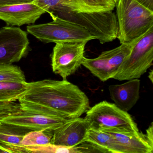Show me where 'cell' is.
I'll list each match as a JSON object with an SVG mask.
<instances>
[{
	"mask_svg": "<svg viewBox=\"0 0 153 153\" xmlns=\"http://www.w3.org/2000/svg\"><path fill=\"white\" fill-rule=\"evenodd\" d=\"M19 101L41 106L68 119L80 117L90 108L86 95L67 79L26 82Z\"/></svg>",
	"mask_w": 153,
	"mask_h": 153,
	"instance_id": "6da1fadb",
	"label": "cell"
},
{
	"mask_svg": "<svg viewBox=\"0 0 153 153\" xmlns=\"http://www.w3.org/2000/svg\"><path fill=\"white\" fill-rule=\"evenodd\" d=\"M115 7L121 44L133 43L153 27V11L136 0H119Z\"/></svg>",
	"mask_w": 153,
	"mask_h": 153,
	"instance_id": "7a4b0ae2",
	"label": "cell"
},
{
	"mask_svg": "<svg viewBox=\"0 0 153 153\" xmlns=\"http://www.w3.org/2000/svg\"><path fill=\"white\" fill-rule=\"evenodd\" d=\"M49 14L79 25L102 44L117 38L118 21L113 10L76 12L60 10Z\"/></svg>",
	"mask_w": 153,
	"mask_h": 153,
	"instance_id": "3957f363",
	"label": "cell"
},
{
	"mask_svg": "<svg viewBox=\"0 0 153 153\" xmlns=\"http://www.w3.org/2000/svg\"><path fill=\"white\" fill-rule=\"evenodd\" d=\"M53 21L46 24L30 25L27 32L44 43H57L74 41H89L96 39L79 25L55 16H51Z\"/></svg>",
	"mask_w": 153,
	"mask_h": 153,
	"instance_id": "277c9868",
	"label": "cell"
},
{
	"mask_svg": "<svg viewBox=\"0 0 153 153\" xmlns=\"http://www.w3.org/2000/svg\"><path fill=\"white\" fill-rule=\"evenodd\" d=\"M153 27L133 43L113 78L120 81L139 79L153 65Z\"/></svg>",
	"mask_w": 153,
	"mask_h": 153,
	"instance_id": "5b68a950",
	"label": "cell"
},
{
	"mask_svg": "<svg viewBox=\"0 0 153 153\" xmlns=\"http://www.w3.org/2000/svg\"><path fill=\"white\" fill-rule=\"evenodd\" d=\"M16 112L0 121L34 131H53L62 125L68 119L33 104L19 103Z\"/></svg>",
	"mask_w": 153,
	"mask_h": 153,
	"instance_id": "8992f818",
	"label": "cell"
},
{
	"mask_svg": "<svg viewBox=\"0 0 153 153\" xmlns=\"http://www.w3.org/2000/svg\"><path fill=\"white\" fill-rule=\"evenodd\" d=\"M85 119L90 128L95 129L118 128L139 131L137 123L128 112L107 101L100 102L89 108Z\"/></svg>",
	"mask_w": 153,
	"mask_h": 153,
	"instance_id": "52a82bcc",
	"label": "cell"
},
{
	"mask_svg": "<svg viewBox=\"0 0 153 153\" xmlns=\"http://www.w3.org/2000/svg\"><path fill=\"white\" fill-rule=\"evenodd\" d=\"M88 41L62 42L56 43L51 55L53 71L66 79L82 65Z\"/></svg>",
	"mask_w": 153,
	"mask_h": 153,
	"instance_id": "ba28073f",
	"label": "cell"
},
{
	"mask_svg": "<svg viewBox=\"0 0 153 153\" xmlns=\"http://www.w3.org/2000/svg\"><path fill=\"white\" fill-rule=\"evenodd\" d=\"M132 45L121 44L119 47L103 52L97 58L84 57L82 65L101 81L113 78L126 57L130 53Z\"/></svg>",
	"mask_w": 153,
	"mask_h": 153,
	"instance_id": "9c48e42d",
	"label": "cell"
},
{
	"mask_svg": "<svg viewBox=\"0 0 153 153\" xmlns=\"http://www.w3.org/2000/svg\"><path fill=\"white\" fill-rule=\"evenodd\" d=\"M27 34L21 28L5 27L0 29V64L20 61L29 52Z\"/></svg>",
	"mask_w": 153,
	"mask_h": 153,
	"instance_id": "30bf717a",
	"label": "cell"
},
{
	"mask_svg": "<svg viewBox=\"0 0 153 153\" xmlns=\"http://www.w3.org/2000/svg\"><path fill=\"white\" fill-rule=\"evenodd\" d=\"M90 128L85 118L68 119L53 131L51 143L66 147L76 146L85 142Z\"/></svg>",
	"mask_w": 153,
	"mask_h": 153,
	"instance_id": "8fae6325",
	"label": "cell"
},
{
	"mask_svg": "<svg viewBox=\"0 0 153 153\" xmlns=\"http://www.w3.org/2000/svg\"><path fill=\"white\" fill-rule=\"evenodd\" d=\"M46 10L33 3L0 7V19L11 26L34 24Z\"/></svg>",
	"mask_w": 153,
	"mask_h": 153,
	"instance_id": "7c38bea8",
	"label": "cell"
},
{
	"mask_svg": "<svg viewBox=\"0 0 153 153\" xmlns=\"http://www.w3.org/2000/svg\"><path fill=\"white\" fill-rule=\"evenodd\" d=\"M140 80L134 79L121 85H111L108 88L114 104L124 111H129L140 97Z\"/></svg>",
	"mask_w": 153,
	"mask_h": 153,
	"instance_id": "4fadbf2b",
	"label": "cell"
},
{
	"mask_svg": "<svg viewBox=\"0 0 153 153\" xmlns=\"http://www.w3.org/2000/svg\"><path fill=\"white\" fill-rule=\"evenodd\" d=\"M109 132L126 149L127 153H152L153 148L147 141L142 132L118 128H103Z\"/></svg>",
	"mask_w": 153,
	"mask_h": 153,
	"instance_id": "5bb4252c",
	"label": "cell"
},
{
	"mask_svg": "<svg viewBox=\"0 0 153 153\" xmlns=\"http://www.w3.org/2000/svg\"><path fill=\"white\" fill-rule=\"evenodd\" d=\"M88 143L95 152L127 153L109 132L90 128L85 142Z\"/></svg>",
	"mask_w": 153,
	"mask_h": 153,
	"instance_id": "9a60e30c",
	"label": "cell"
},
{
	"mask_svg": "<svg viewBox=\"0 0 153 153\" xmlns=\"http://www.w3.org/2000/svg\"><path fill=\"white\" fill-rule=\"evenodd\" d=\"M31 131L24 127L0 121V144L21 146L23 138Z\"/></svg>",
	"mask_w": 153,
	"mask_h": 153,
	"instance_id": "2e32d148",
	"label": "cell"
},
{
	"mask_svg": "<svg viewBox=\"0 0 153 153\" xmlns=\"http://www.w3.org/2000/svg\"><path fill=\"white\" fill-rule=\"evenodd\" d=\"M26 83L0 82V101H19L25 91Z\"/></svg>",
	"mask_w": 153,
	"mask_h": 153,
	"instance_id": "e0dca14e",
	"label": "cell"
},
{
	"mask_svg": "<svg viewBox=\"0 0 153 153\" xmlns=\"http://www.w3.org/2000/svg\"><path fill=\"white\" fill-rule=\"evenodd\" d=\"M0 82H26L25 76L20 67L11 64H0Z\"/></svg>",
	"mask_w": 153,
	"mask_h": 153,
	"instance_id": "ac0fdd59",
	"label": "cell"
},
{
	"mask_svg": "<svg viewBox=\"0 0 153 153\" xmlns=\"http://www.w3.org/2000/svg\"><path fill=\"white\" fill-rule=\"evenodd\" d=\"M52 131H34L27 133L21 142L23 146L47 145L51 143Z\"/></svg>",
	"mask_w": 153,
	"mask_h": 153,
	"instance_id": "d6986e66",
	"label": "cell"
},
{
	"mask_svg": "<svg viewBox=\"0 0 153 153\" xmlns=\"http://www.w3.org/2000/svg\"><path fill=\"white\" fill-rule=\"evenodd\" d=\"M25 148L26 153H81V148L79 145L73 147H66L50 143Z\"/></svg>",
	"mask_w": 153,
	"mask_h": 153,
	"instance_id": "ffe728a7",
	"label": "cell"
},
{
	"mask_svg": "<svg viewBox=\"0 0 153 153\" xmlns=\"http://www.w3.org/2000/svg\"><path fill=\"white\" fill-rule=\"evenodd\" d=\"M81 3L98 11L113 10L115 7L112 6L105 0H79Z\"/></svg>",
	"mask_w": 153,
	"mask_h": 153,
	"instance_id": "44dd1931",
	"label": "cell"
},
{
	"mask_svg": "<svg viewBox=\"0 0 153 153\" xmlns=\"http://www.w3.org/2000/svg\"><path fill=\"white\" fill-rule=\"evenodd\" d=\"M19 108V103L0 101V120L16 112Z\"/></svg>",
	"mask_w": 153,
	"mask_h": 153,
	"instance_id": "7402d4cb",
	"label": "cell"
},
{
	"mask_svg": "<svg viewBox=\"0 0 153 153\" xmlns=\"http://www.w3.org/2000/svg\"><path fill=\"white\" fill-rule=\"evenodd\" d=\"M34 0H0V7L32 3Z\"/></svg>",
	"mask_w": 153,
	"mask_h": 153,
	"instance_id": "603a6c76",
	"label": "cell"
},
{
	"mask_svg": "<svg viewBox=\"0 0 153 153\" xmlns=\"http://www.w3.org/2000/svg\"><path fill=\"white\" fill-rule=\"evenodd\" d=\"M146 139L148 144L153 148V123H151L149 127L146 130V134H145Z\"/></svg>",
	"mask_w": 153,
	"mask_h": 153,
	"instance_id": "cb8c5ba5",
	"label": "cell"
},
{
	"mask_svg": "<svg viewBox=\"0 0 153 153\" xmlns=\"http://www.w3.org/2000/svg\"><path fill=\"white\" fill-rule=\"evenodd\" d=\"M137 2L153 11V0H136Z\"/></svg>",
	"mask_w": 153,
	"mask_h": 153,
	"instance_id": "d4e9b609",
	"label": "cell"
},
{
	"mask_svg": "<svg viewBox=\"0 0 153 153\" xmlns=\"http://www.w3.org/2000/svg\"><path fill=\"white\" fill-rule=\"evenodd\" d=\"M0 153H10V152L5 146L0 144Z\"/></svg>",
	"mask_w": 153,
	"mask_h": 153,
	"instance_id": "484cf974",
	"label": "cell"
},
{
	"mask_svg": "<svg viewBox=\"0 0 153 153\" xmlns=\"http://www.w3.org/2000/svg\"><path fill=\"white\" fill-rule=\"evenodd\" d=\"M108 3L114 7H116L119 0H105Z\"/></svg>",
	"mask_w": 153,
	"mask_h": 153,
	"instance_id": "4316f807",
	"label": "cell"
},
{
	"mask_svg": "<svg viewBox=\"0 0 153 153\" xmlns=\"http://www.w3.org/2000/svg\"><path fill=\"white\" fill-rule=\"evenodd\" d=\"M149 78L150 79V81L152 83H153V71L152 70L150 71V72H149V75L148 76Z\"/></svg>",
	"mask_w": 153,
	"mask_h": 153,
	"instance_id": "83f0119b",
	"label": "cell"
}]
</instances>
